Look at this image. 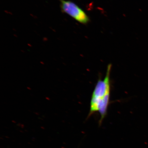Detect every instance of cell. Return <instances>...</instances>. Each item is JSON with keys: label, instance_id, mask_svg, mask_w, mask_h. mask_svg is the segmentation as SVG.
<instances>
[{"label": "cell", "instance_id": "6da1fadb", "mask_svg": "<svg viewBox=\"0 0 148 148\" xmlns=\"http://www.w3.org/2000/svg\"><path fill=\"white\" fill-rule=\"evenodd\" d=\"M112 64L107 66L106 76L103 80L99 79L92 92L90 103V109L88 118L94 113L99 112L101 116L99 126L107 115L110 103V75Z\"/></svg>", "mask_w": 148, "mask_h": 148}, {"label": "cell", "instance_id": "7a4b0ae2", "mask_svg": "<svg viewBox=\"0 0 148 148\" xmlns=\"http://www.w3.org/2000/svg\"><path fill=\"white\" fill-rule=\"evenodd\" d=\"M60 1L61 10L62 13L69 15L81 23L86 24L90 21L89 18L84 11L73 1Z\"/></svg>", "mask_w": 148, "mask_h": 148}]
</instances>
